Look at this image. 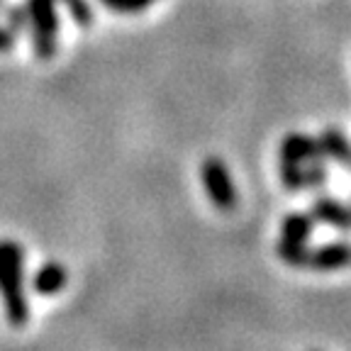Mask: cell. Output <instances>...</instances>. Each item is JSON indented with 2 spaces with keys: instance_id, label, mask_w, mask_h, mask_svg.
Wrapping results in <instances>:
<instances>
[{
  "instance_id": "4fadbf2b",
  "label": "cell",
  "mask_w": 351,
  "mask_h": 351,
  "mask_svg": "<svg viewBox=\"0 0 351 351\" xmlns=\"http://www.w3.org/2000/svg\"><path fill=\"white\" fill-rule=\"evenodd\" d=\"M59 3H64L78 27H90L93 25V8L88 5V0H59Z\"/></svg>"
},
{
  "instance_id": "7a4b0ae2",
  "label": "cell",
  "mask_w": 351,
  "mask_h": 351,
  "mask_svg": "<svg viewBox=\"0 0 351 351\" xmlns=\"http://www.w3.org/2000/svg\"><path fill=\"white\" fill-rule=\"evenodd\" d=\"M29 34H32V49L39 61L54 59L59 49V15H56V0H27Z\"/></svg>"
},
{
  "instance_id": "e0dca14e",
  "label": "cell",
  "mask_w": 351,
  "mask_h": 351,
  "mask_svg": "<svg viewBox=\"0 0 351 351\" xmlns=\"http://www.w3.org/2000/svg\"><path fill=\"white\" fill-rule=\"evenodd\" d=\"M0 3H3V0H0Z\"/></svg>"
},
{
  "instance_id": "7c38bea8",
  "label": "cell",
  "mask_w": 351,
  "mask_h": 351,
  "mask_svg": "<svg viewBox=\"0 0 351 351\" xmlns=\"http://www.w3.org/2000/svg\"><path fill=\"white\" fill-rule=\"evenodd\" d=\"M280 183L288 191H302L305 188V176H302V166L293 164V161H280Z\"/></svg>"
},
{
  "instance_id": "9c48e42d",
  "label": "cell",
  "mask_w": 351,
  "mask_h": 351,
  "mask_svg": "<svg viewBox=\"0 0 351 351\" xmlns=\"http://www.w3.org/2000/svg\"><path fill=\"white\" fill-rule=\"evenodd\" d=\"M315 217L310 213H288L283 219V225H280V239H288V241H305L310 239L315 230Z\"/></svg>"
},
{
  "instance_id": "ba28073f",
  "label": "cell",
  "mask_w": 351,
  "mask_h": 351,
  "mask_svg": "<svg viewBox=\"0 0 351 351\" xmlns=\"http://www.w3.org/2000/svg\"><path fill=\"white\" fill-rule=\"evenodd\" d=\"M69 283V274L61 263L56 261H49L39 266L37 274L32 276V288L37 295H44V298H51L56 293H61Z\"/></svg>"
},
{
  "instance_id": "3957f363",
  "label": "cell",
  "mask_w": 351,
  "mask_h": 351,
  "mask_svg": "<svg viewBox=\"0 0 351 351\" xmlns=\"http://www.w3.org/2000/svg\"><path fill=\"white\" fill-rule=\"evenodd\" d=\"M200 176H203V186L208 193L210 203L215 205L222 213H230L239 203V195H237V186L232 183L230 169L225 166V161L219 156H208L200 166Z\"/></svg>"
},
{
  "instance_id": "30bf717a",
  "label": "cell",
  "mask_w": 351,
  "mask_h": 351,
  "mask_svg": "<svg viewBox=\"0 0 351 351\" xmlns=\"http://www.w3.org/2000/svg\"><path fill=\"white\" fill-rule=\"evenodd\" d=\"M276 254L283 263L288 266H295V269H305L307 266V256H310V249H307L305 241H288L280 239L276 244Z\"/></svg>"
},
{
  "instance_id": "2e32d148",
  "label": "cell",
  "mask_w": 351,
  "mask_h": 351,
  "mask_svg": "<svg viewBox=\"0 0 351 351\" xmlns=\"http://www.w3.org/2000/svg\"><path fill=\"white\" fill-rule=\"evenodd\" d=\"M15 37H17V34L12 32L10 27H3V25H0V51H3V54L15 47Z\"/></svg>"
},
{
  "instance_id": "9a60e30c",
  "label": "cell",
  "mask_w": 351,
  "mask_h": 351,
  "mask_svg": "<svg viewBox=\"0 0 351 351\" xmlns=\"http://www.w3.org/2000/svg\"><path fill=\"white\" fill-rule=\"evenodd\" d=\"M8 27L12 29V32H22V29H27L29 25V17H27V8L25 5H15L8 10Z\"/></svg>"
},
{
  "instance_id": "277c9868",
  "label": "cell",
  "mask_w": 351,
  "mask_h": 351,
  "mask_svg": "<svg viewBox=\"0 0 351 351\" xmlns=\"http://www.w3.org/2000/svg\"><path fill=\"white\" fill-rule=\"evenodd\" d=\"M351 266V244L349 241H329L317 249H310L305 269L313 271H339Z\"/></svg>"
},
{
  "instance_id": "5b68a950",
  "label": "cell",
  "mask_w": 351,
  "mask_h": 351,
  "mask_svg": "<svg viewBox=\"0 0 351 351\" xmlns=\"http://www.w3.org/2000/svg\"><path fill=\"white\" fill-rule=\"evenodd\" d=\"M319 156H322V147H319L317 137L300 134V132H291V134H285V139L280 142V161H293V164L305 166L307 161L319 159Z\"/></svg>"
},
{
  "instance_id": "8992f818",
  "label": "cell",
  "mask_w": 351,
  "mask_h": 351,
  "mask_svg": "<svg viewBox=\"0 0 351 351\" xmlns=\"http://www.w3.org/2000/svg\"><path fill=\"white\" fill-rule=\"evenodd\" d=\"M310 215L315 217V222L332 225L341 232L351 230V208L341 203V200H337V197H332V195H317L315 197Z\"/></svg>"
},
{
  "instance_id": "6da1fadb",
  "label": "cell",
  "mask_w": 351,
  "mask_h": 351,
  "mask_svg": "<svg viewBox=\"0 0 351 351\" xmlns=\"http://www.w3.org/2000/svg\"><path fill=\"white\" fill-rule=\"evenodd\" d=\"M0 295L5 302L8 322L25 327L29 319V302L25 295V249L15 241H0Z\"/></svg>"
},
{
  "instance_id": "8fae6325",
  "label": "cell",
  "mask_w": 351,
  "mask_h": 351,
  "mask_svg": "<svg viewBox=\"0 0 351 351\" xmlns=\"http://www.w3.org/2000/svg\"><path fill=\"white\" fill-rule=\"evenodd\" d=\"M302 176H305V188H313V191L324 188V183H327V159L319 156V159L307 161L302 166Z\"/></svg>"
},
{
  "instance_id": "52a82bcc",
  "label": "cell",
  "mask_w": 351,
  "mask_h": 351,
  "mask_svg": "<svg viewBox=\"0 0 351 351\" xmlns=\"http://www.w3.org/2000/svg\"><path fill=\"white\" fill-rule=\"evenodd\" d=\"M319 147H322V156L327 161H335L341 169L351 171V142L346 139V134L337 127H327L319 134Z\"/></svg>"
},
{
  "instance_id": "5bb4252c",
  "label": "cell",
  "mask_w": 351,
  "mask_h": 351,
  "mask_svg": "<svg viewBox=\"0 0 351 351\" xmlns=\"http://www.w3.org/2000/svg\"><path fill=\"white\" fill-rule=\"evenodd\" d=\"M108 10L122 12V15H134V12H142L152 5L154 0H100Z\"/></svg>"
}]
</instances>
